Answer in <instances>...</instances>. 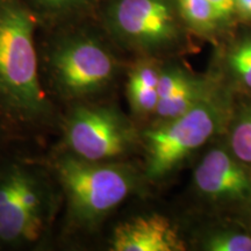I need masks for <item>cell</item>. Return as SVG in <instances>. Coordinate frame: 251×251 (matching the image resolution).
I'll return each instance as SVG.
<instances>
[{
	"label": "cell",
	"instance_id": "cell-3",
	"mask_svg": "<svg viewBox=\"0 0 251 251\" xmlns=\"http://www.w3.org/2000/svg\"><path fill=\"white\" fill-rule=\"evenodd\" d=\"M59 180L70 209L81 224L92 225L111 213L131 193L133 172L121 165L67 157L58 164Z\"/></svg>",
	"mask_w": 251,
	"mask_h": 251
},
{
	"label": "cell",
	"instance_id": "cell-18",
	"mask_svg": "<svg viewBox=\"0 0 251 251\" xmlns=\"http://www.w3.org/2000/svg\"><path fill=\"white\" fill-rule=\"evenodd\" d=\"M235 13L242 20L251 21V0H235Z\"/></svg>",
	"mask_w": 251,
	"mask_h": 251
},
{
	"label": "cell",
	"instance_id": "cell-21",
	"mask_svg": "<svg viewBox=\"0 0 251 251\" xmlns=\"http://www.w3.org/2000/svg\"><path fill=\"white\" fill-rule=\"evenodd\" d=\"M250 205H251V203H250Z\"/></svg>",
	"mask_w": 251,
	"mask_h": 251
},
{
	"label": "cell",
	"instance_id": "cell-12",
	"mask_svg": "<svg viewBox=\"0 0 251 251\" xmlns=\"http://www.w3.org/2000/svg\"><path fill=\"white\" fill-rule=\"evenodd\" d=\"M178 11L185 23L198 33L209 34L219 26L209 0H178Z\"/></svg>",
	"mask_w": 251,
	"mask_h": 251
},
{
	"label": "cell",
	"instance_id": "cell-10",
	"mask_svg": "<svg viewBox=\"0 0 251 251\" xmlns=\"http://www.w3.org/2000/svg\"><path fill=\"white\" fill-rule=\"evenodd\" d=\"M161 70L151 62L137 64L129 75L128 98L131 108L137 114L155 113L158 103V79Z\"/></svg>",
	"mask_w": 251,
	"mask_h": 251
},
{
	"label": "cell",
	"instance_id": "cell-19",
	"mask_svg": "<svg viewBox=\"0 0 251 251\" xmlns=\"http://www.w3.org/2000/svg\"><path fill=\"white\" fill-rule=\"evenodd\" d=\"M43 6L49 8H65L69 6H72L77 2L83 1V0H39Z\"/></svg>",
	"mask_w": 251,
	"mask_h": 251
},
{
	"label": "cell",
	"instance_id": "cell-14",
	"mask_svg": "<svg viewBox=\"0 0 251 251\" xmlns=\"http://www.w3.org/2000/svg\"><path fill=\"white\" fill-rule=\"evenodd\" d=\"M226 65L235 83L251 91V36L241 40L229 50Z\"/></svg>",
	"mask_w": 251,
	"mask_h": 251
},
{
	"label": "cell",
	"instance_id": "cell-5",
	"mask_svg": "<svg viewBox=\"0 0 251 251\" xmlns=\"http://www.w3.org/2000/svg\"><path fill=\"white\" fill-rule=\"evenodd\" d=\"M51 71L63 93L86 96L105 87L115 74V62L107 49L87 36L69 39L56 48Z\"/></svg>",
	"mask_w": 251,
	"mask_h": 251
},
{
	"label": "cell",
	"instance_id": "cell-8",
	"mask_svg": "<svg viewBox=\"0 0 251 251\" xmlns=\"http://www.w3.org/2000/svg\"><path fill=\"white\" fill-rule=\"evenodd\" d=\"M114 251H181L185 246L170 220L159 214L122 222L112 237Z\"/></svg>",
	"mask_w": 251,
	"mask_h": 251
},
{
	"label": "cell",
	"instance_id": "cell-13",
	"mask_svg": "<svg viewBox=\"0 0 251 251\" xmlns=\"http://www.w3.org/2000/svg\"><path fill=\"white\" fill-rule=\"evenodd\" d=\"M228 149L238 161L251 165V107L241 112L231 125Z\"/></svg>",
	"mask_w": 251,
	"mask_h": 251
},
{
	"label": "cell",
	"instance_id": "cell-6",
	"mask_svg": "<svg viewBox=\"0 0 251 251\" xmlns=\"http://www.w3.org/2000/svg\"><path fill=\"white\" fill-rule=\"evenodd\" d=\"M67 141L79 158L102 162L124 155L133 141V133L113 109L81 106L69 118Z\"/></svg>",
	"mask_w": 251,
	"mask_h": 251
},
{
	"label": "cell",
	"instance_id": "cell-9",
	"mask_svg": "<svg viewBox=\"0 0 251 251\" xmlns=\"http://www.w3.org/2000/svg\"><path fill=\"white\" fill-rule=\"evenodd\" d=\"M23 172H13L0 181V240L13 242L33 240L40 229V219L20 201Z\"/></svg>",
	"mask_w": 251,
	"mask_h": 251
},
{
	"label": "cell",
	"instance_id": "cell-1",
	"mask_svg": "<svg viewBox=\"0 0 251 251\" xmlns=\"http://www.w3.org/2000/svg\"><path fill=\"white\" fill-rule=\"evenodd\" d=\"M30 15L17 2L0 4V100L25 118L45 114Z\"/></svg>",
	"mask_w": 251,
	"mask_h": 251
},
{
	"label": "cell",
	"instance_id": "cell-15",
	"mask_svg": "<svg viewBox=\"0 0 251 251\" xmlns=\"http://www.w3.org/2000/svg\"><path fill=\"white\" fill-rule=\"evenodd\" d=\"M201 247L207 251H251V235L233 229H221L207 234Z\"/></svg>",
	"mask_w": 251,
	"mask_h": 251
},
{
	"label": "cell",
	"instance_id": "cell-20",
	"mask_svg": "<svg viewBox=\"0 0 251 251\" xmlns=\"http://www.w3.org/2000/svg\"><path fill=\"white\" fill-rule=\"evenodd\" d=\"M250 203H251V200H250Z\"/></svg>",
	"mask_w": 251,
	"mask_h": 251
},
{
	"label": "cell",
	"instance_id": "cell-2",
	"mask_svg": "<svg viewBox=\"0 0 251 251\" xmlns=\"http://www.w3.org/2000/svg\"><path fill=\"white\" fill-rule=\"evenodd\" d=\"M226 117L227 105L211 93L184 114L147 130L148 177L158 179L168 176L218 133Z\"/></svg>",
	"mask_w": 251,
	"mask_h": 251
},
{
	"label": "cell",
	"instance_id": "cell-16",
	"mask_svg": "<svg viewBox=\"0 0 251 251\" xmlns=\"http://www.w3.org/2000/svg\"><path fill=\"white\" fill-rule=\"evenodd\" d=\"M192 77L190 74L180 68H169L161 70L158 79V100L165 99L170 97L172 93L183 86L186 81Z\"/></svg>",
	"mask_w": 251,
	"mask_h": 251
},
{
	"label": "cell",
	"instance_id": "cell-7",
	"mask_svg": "<svg viewBox=\"0 0 251 251\" xmlns=\"http://www.w3.org/2000/svg\"><path fill=\"white\" fill-rule=\"evenodd\" d=\"M198 193L218 203L251 200V175L228 148H213L202 157L193 174Z\"/></svg>",
	"mask_w": 251,
	"mask_h": 251
},
{
	"label": "cell",
	"instance_id": "cell-4",
	"mask_svg": "<svg viewBox=\"0 0 251 251\" xmlns=\"http://www.w3.org/2000/svg\"><path fill=\"white\" fill-rule=\"evenodd\" d=\"M107 21L119 40L139 51H164L179 40L170 0H114Z\"/></svg>",
	"mask_w": 251,
	"mask_h": 251
},
{
	"label": "cell",
	"instance_id": "cell-17",
	"mask_svg": "<svg viewBox=\"0 0 251 251\" xmlns=\"http://www.w3.org/2000/svg\"><path fill=\"white\" fill-rule=\"evenodd\" d=\"M214 8L219 25L226 24L235 13V0H209Z\"/></svg>",
	"mask_w": 251,
	"mask_h": 251
},
{
	"label": "cell",
	"instance_id": "cell-11",
	"mask_svg": "<svg viewBox=\"0 0 251 251\" xmlns=\"http://www.w3.org/2000/svg\"><path fill=\"white\" fill-rule=\"evenodd\" d=\"M211 90L201 80L191 77L183 86L168 98L158 100L155 115L159 124L184 114L211 94Z\"/></svg>",
	"mask_w": 251,
	"mask_h": 251
}]
</instances>
